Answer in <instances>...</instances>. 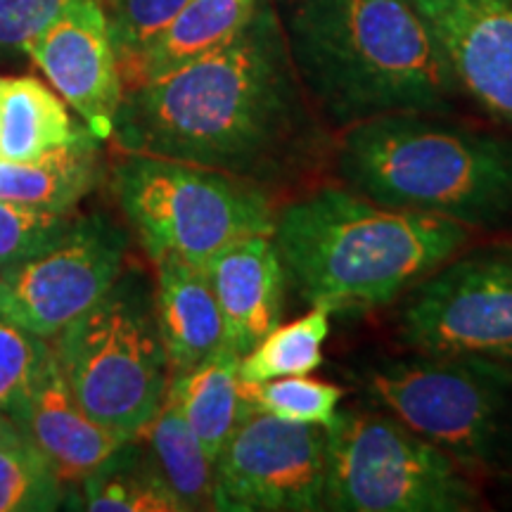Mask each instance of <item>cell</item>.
I'll list each match as a JSON object with an SVG mask.
<instances>
[{"mask_svg":"<svg viewBox=\"0 0 512 512\" xmlns=\"http://www.w3.org/2000/svg\"><path fill=\"white\" fill-rule=\"evenodd\" d=\"M256 5L259 0H190L121 79L124 91L223 46L245 27Z\"/></svg>","mask_w":512,"mask_h":512,"instance_id":"obj_20","label":"cell"},{"mask_svg":"<svg viewBox=\"0 0 512 512\" xmlns=\"http://www.w3.org/2000/svg\"><path fill=\"white\" fill-rule=\"evenodd\" d=\"M62 501V482L27 434L0 441V512H46Z\"/></svg>","mask_w":512,"mask_h":512,"instance_id":"obj_24","label":"cell"},{"mask_svg":"<svg viewBox=\"0 0 512 512\" xmlns=\"http://www.w3.org/2000/svg\"><path fill=\"white\" fill-rule=\"evenodd\" d=\"M330 335V311L311 306L306 316L275 325L249 354L240 356V380L261 384L290 375H311L323 366V344Z\"/></svg>","mask_w":512,"mask_h":512,"instance_id":"obj_23","label":"cell"},{"mask_svg":"<svg viewBox=\"0 0 512 512\" xmlns=\"http://www.w3.org/2000/svg\"><path fill=\"white\" fill-rule=\"evenodd\" d=\"M169 392L211 463L235 427L252 413L240 380V354L223 344L190 373L171 377Z\"/></svg>","mask_w":512,"mask_h":512,"instance_id":"obj_17","label":"cell"},{"mask_svg":"<svg viewBox=\"0 0 512 512\" xmlns=\"http://www.w3.org/2000/svg\"><path fill=\"white\" fill-rule=\"evenodd\" d=\"M12 420L48 458L64 489L81 484V479L105 463L119 446L131 441L83 411L64 380L55 351Z\"/></svg>","mask_w":512,"mask_h":512,"instance_id":"obj_14","label":"cell"},{"mask_svg":"<svg viewBox=\"0 0 512 512\" xmlns=\"http://www.w3.org/2000/svg\"><path fill=\"white\" fill-rule=\"evenodd\" d=\"M463 98L512 128V0H411Z\"/></svg>","mask_w":512,"mask_h":512,"instance_id":"obj_13","label":"cell"},{"mask_svg":"<svg viewBox=\"0 0 512 512\" xmlns=\"http://www.w3.org/2000/svg\"><path fill=\"white\" fill-rule=\"evenodd\" d=\"M484 498L456 460L384 411H337L325 427L323 510L475 512Z\"/></svg>","mask_w":512,"mask_h":512,"instance_id":"obj_8","label":"cell"},{"mask_svg":"<svg viewBox=\"0 0 512 512\" xmlns=\"http://www.w3.org/2000/svg\"><path fill=\"white\" fill-rule=\"evenodd\" d=\"M399 337L418 354L512 363V245L458 252L408 290Z\"/></svg>","mask_w":512,"mask_h":512,"instance_id":"obj_9","label":"cell"},{"mask_svg":"<svg viewBox=\"0 0 512 512\" xmlns=\"http://www.w3.org/2000/svg\"><path fill=\"white\" fill-rule=\"evenodd\" d=\"M294 72L332 133L384 114L456 112V76L411 0H271Z\"/></svg>","mask_w":512,"mask_h":512,"instance_id":"obj_2","label":"cell"},{"mask_svg":"<svg viewBox=\"0 0 512 512\" xmlns=\"http://www.w3.org/2000/svg\"><path fill=\"white\" fill-rule=\"evenodd\" d=\"M344 185L382 207L418 211L472 233L512 230V136L448 114H384L337 133Z\"/></svg>","mask_w":512,"mask_h":512,"instance_id":"obj_4","label":"cell"},{"mask_svg":"<svg viewBox=\"0 0 512 512\" xmlns=\"http://www.w3.org/2000/svg\"><path fill=\"white\" fill-rule=\"evenodd\" d=\"M24 53L95 138H112L124 86L102 0H69Z\"/></svg>","mask_w":512,"mask_h":512,"instance_id":"obj_12","label":"cell"},{"mask_svg":"<svg viewBox=\"0 0 512 512\" xmlns=\"http://www.w3.org/2000/svg\"><path fill=\"white\" fill-rule=\"evenodd\" d=\"M219 302L226 344L245 356L283 318L285 268L271 233L247 235L204 264Z\"/></svg>","mask_w":512,"mask_h":512,"instance_id":"obj_15","label":"cell"},{"mask_svg":"<svg viewBox=\"0 0 512 512\" xmlns=\"http://www.w3.org/2000/svg\"><path fill=\"white\" fill-rule=\"evenodd\" d=\"M100 140L83 131L72 143L31 162L0 159V200L53 211H74L100 178Z\"/></svg>","mask_w":512,"mask_h":512,"instance_id":"obj_18","label":"cell"},{"mask_svg":"<svg viewBox=\"0 0 512 512\" xmlns=\"http://www.w3.org/2000/svg\"><path fill=\"white\" fill-rule=\"evenodd\" d=\"M188 3L190 0H105L121 79Z\"/></svg>","mask_w":512,"mask_h":512,"instance_id":"obj_26","label":"cell"},{"mask_svg":"<svg viewBox=\"0 0 512 512\" xmlns=\"http://www.w3.org/2000/svg\"><path fill=\"white\" fill-rule=\"evenodd\" d=\"M247 403L252 411L271 413L275 418L328 427L339 411L344 389L337 384L313 380L306 375H290L261 384H247Z\"/></svg>","mask_w":512,"mask_h":512,"instance_id":"obj_25","label":"cell"},{"mask_svg":"<svg viewBox=\"0 0 512 512\" xmlns=\"http://www.w3.org/2000/svg\"><path fill=\"white\" fill-rule=\"evenodd\" d=\"M472 235L437 216L382 207L347 185H323L275 207L271 228L285 278L330 316L396 302Z\"/></svg>","mask_w":512,"mask_h":512,"instance_id":"obj_3","label":"cell"},{"mask_svg":"<svg viewBox=\"0 0 512 512\" xmlns=\"http://www.w3.org/2000/svg\"><path fill=\"white\" fill-rule=\"evenodd\" d=\"M76 126L67 102L34 76H0V159L31 162L72 143Z\"/></svg>","mask_w":512,"mask_h":512,"instance_id":"obj_19","label":"cell"},{"mask_svg":"<svg viewBox=\"0 0 512 512\" xmlns=\"http://www.w3.org/2000/svg\"><path fill=\"white\" fill-rule=\"evenodd\" d=\"M64 380L95 422L124 439L150 425L171 382L157 323L155 287L124 268L100 302L57 335Z\"/></svg>","mask_w":512,"mask_h":512,"instance_id":"obj_6","label":"cell"},{"mask_svg":"<svg viewBox=\"0 0 512 512\" xmlns=\"http://www.w3.org/2000/svg\"><path fill=\"white\" fill-rule=\"evenodd\" d=\"M325 427L252 411L214 460V510H323Z\"/></svg>","mask_w":512,"mask_h":512,"instance_id":"obj_11","label":"cell"},{"mask_svg":"<svg viewBox=\"0 0 512 512\" xmlns=\"http://www.w3.org/2000/svg\"><path fill=\"white\" fill-rule=\"evenodd\" d=\"M112 188L152 261L178 256L204 266L235 240L273 228L271 192L207 166L124 152Z\"/></svg>","mask_w":512,"mask_h":512,"instance_id":"obj_7","label":"cell"},{"mask_svg":"<svg viewBox=\"0 0 512 512\" xmlns=\"http://www.w3.org/2000/svg\"><path fill=\"white\" fill-rule=\"evenodd\" d=\"M19 434H22V430L15 425V420H12L5 411H0V441L15 439Z\"/></svg>","mask_w":512,"mask_h":512,"instance_id":"obj_30","label":"cell"},{"mask_svg":"<svg viewBox=\"0 0 512 512\" xmlns=\"http://www.w3.org/2000/svg\"><path fill=\"white\" fill-rule=\"evenodd\" d=\"M79 508L93 512H185L138 439L119 446L81 479Z\"/></svg>","mask_w":512,"mask_h":512,"instance_id":"obj_22","label":"cell"},{"mask_svg":"<svg viewBox=\"0 0 512 512\" xmlns=\"http://www.w3.org/2000/svg\"><path fill=\"white\" fill-rule=\"evenodd\" d=\"M155 266L157 323L171 377H178L223 347L226 332L204 266L178 256H164Z\"/></svg>","mask_w":512,"mask_h":512,"instance_id":"obj_16","label":"cell"},{"mask_svg":"<svg viewBox=\"0 0 512 512\" xmlns=\"http://www.w3.org/2000/svg\"><path fill=\"white\" fill-rule=\"evenodd\" d=\"M69 0H0V48H27L62 15Z\"/></svg>","mask_w":512,"mask_h":512,"instance_id":"obj_29","label":"cell"},{"mask_svg":"<svg viewBox=\"0 0 512 512\" xmlns=\"http://www.w3.org/2000/svg\"><path fill=\"white\" fill-rule=\"evenodd\" d=\"M72 221V211L0 200V271L41 254L60 238Z\"/></svg>","mask_w":512,"mask_h":512,"instance_id":"obj_28","label":"cell"},{"mask_svg":"<svg viewBox=\"0 0 512 512\" xmlns=\"http://www.w3.org/2000/svg\"><path fill=\"white\" fill-rule=\"evenodd\" d=\"M330 128L306 98L271 0L223 46L128 88L112 138L121 152L221 171L268 192L323 162Z\"/></svg>","mask_w":512,"mask_h":512,"instance_id":"obj_1","label":"cell"},{"mask_svg":"<svg viewBox=\"0 0 512 512\" xmlns=\"http://www.w3.org/2000/svg\"><path fill=\"white\" fill-rule=\"evenodd\" d=\"M102 3H105V0H102Z\"/></svg>","mask_w":512,"mask_h":512,"instance_id":"obj_31","label":"cell"},{"mask_svg":"<svg viewBox=\"0 0 512 512\" xmlns=\"http://www.w3.org/2000/svg\"><path fill=\"white\" fill-rule=\"evenodd\" d=\"M361 384L377 408L441 448L470 477L512 470V363L418 354L366 368Z\"/></svg>","mask_w":512,"mask_h":512,"instance_id":"obj_5","label":"cell"},{"mask_svg":"<svg viewBox=\"0 0 512 512\" xmlns=\"http://www.w3.org/2000/svg\"><path fill=\"white\" fill-rule=\"evenodd\" d=\"M136 439L185 512L214 510V463L169 389L157 415Z\"/></svg>","mask_w":512,"mask_h":512,"instance_id":"obj_21","label":"cell"},{"mask_svg":"<svg viewBox=\"0 0 512 512\" xmlns=\"http://www.w3.org/2000/svg\"><path fill=\"white\" fill-rule=\"evenodd\" d=\"M53 347L48 339L19 325L0 309V411L15 415L46 368Z\"/></svg>","mask_w":512,"mask_h":512,"instance_id":"obj_27","label":"cell"},{"mask_svg":"<svg viewBox=\"0 0 512 512\" xmlns=\"http://www.w3.org/2000/svg\"><path fill=\"white\" fill-rule=\"evenodd\" d=\"M126 254L124 228L110 216H74L41 254L0 271V309L38 337H57L117 283Z\"/></svg>","mask_w":512,"mask_h":512,"instance_id":"obj_10","label":"cell"}]
</instances>
